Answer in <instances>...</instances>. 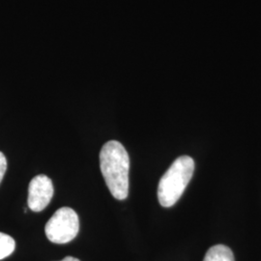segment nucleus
<instances>
[{
	"label": "nucleus",
	"mask_w": 261,
	"mask_h": 261,
	"mask_svg": "<svg viewBox=\"0 0 261 261\" xmlns=\"http://www.w3.org/2000/svg\"><path fill=\"white\" fill-rule=\"evenodd\" d=\"M61 261H81L80 259H77V258H75V257H73V256H67L65 257L63 260Z\"/></svg>",
	"instance_id": "obj_8"
},
{
	"label": "nucleus",
	"mask_w": 261,
	"mask_h": 261,
	"mask_svg": "<svg viewBox=\"0 0 261 261\" xmlns=\"http://www.w3.org/2000/svg\"><path fill=\"white\" fill-rule=\"evenodd\" d=\"M100 168L112 196L124 200L129 194L130 158L123 144L117 140L105 143L100 152Z\"/></svg>",
	"instance_id": "obj_1"
},
{
	"label": "nucleus",
	"mask_w": 261,
	"mask_h": 261,
	"mask_svg": "<svg viewBox=\"0 0 261 261\" xmlns=\"http://www.w3.org/2000/svg\"><path fill=\"white\" fill-rule=\"evenodd\" d=\"M80 230V220L75 210L69 207L58 209L48 220L45 232L47 239L56 244H66L75 239Z\"/></svg>",
	"instance_id": "obj_3"
},
{
	"label": "nucleus",
	"mask_w": 261,
	"mask_h": 261,
	"mask_svg": "<svg viewBox=\"0 0 261 261\" xmlns=\"http://www.w3.org/2000/svg\"><path fill=\"white\" fill-rule=\"evenodd\" d=\"M203 261H235L232 251L224 245H216L206 252Z\"/></svg>",
	"instance_id": "obj_5"
},
{
	"label": "nucleus",
	"mask_w": 261,
	"mask_h": 261,
	"mask_svg": "<svg viewBox=\"0 0 261 261\" xmlns=\"http://www.w3.org/2000/svg\"><path fill=\"white\" fill-rule=\"evenodd\" d=\"M7 169V160L5 155L0 151V183L5 175Z\"/></svg>",
	"instance_id": "obj_7"
},
{
	"label": "nucleus",
	"mask_w": 261,
	"mask_h": 261,
	"mask_svg": "<svg viewBox=\"0 0 261 261\" xmlns=\"http://www.w3.org/2000/svg\"><path fill=\"white\" fill-rule=\"evenodd\" d=\"M16 242L7 234L0 232V260L6 258L15 251Z\"/></svg>",
	"instance_id": "obj_6"
},
{
	"label": "nucleus",
	"mask_w": 261,
	"mask_h": 261,
	"mask_svg": "<svg viewBox=\"0 0 261 261\" xmlns=\"http://www.w3.org/2000/svg\"><path fill=\"white\" fill-rule=\"evenodd\" d=\"M195 162L190 156L178 157L159 182L158 198L163 207L174 205L193 177Z\"/></svg>",
	"instance_id": "obj_2"
},
{
	"label": "nucleus",
	"mask_w": 261,
	"mask_h": 261,
	"mask_svg": "<svg viewBox=\"0 0 261 261\" xmlns=\"http://www.w3.org/2000/svg\"><path fill=\"white\" fill-rule=\"evenodd\" d=\"M54 185L45 174L33 178L28 187V207L33 212L43 211L50 202L54 196Z\"/></svg>",
	"instance_id": "obj_4"
}]
</instances>
